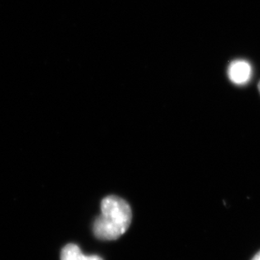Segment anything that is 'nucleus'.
Segmentation results:
<instances>
[{
	"mask_svg": "<svg viewBox=\"0 0 260 260\" xmlns=\"http://www.w3.org/2000/svg\"><path fill=\"white\" fill-rule=\"evenodd\" d=\"M228 77L236 85H244L250 80L252 75L251 65L245 60H235L228 67Z\"/></svg>",
	"mask_w": 260,
	"mask_h": 260,
	"instance_id": "nucleus-2",
	"label": "nucleus"
},
{
	"mask_svg": "<svg viewBox=\"0 0 260 260\" xmlns=\"http://www.w3.org/2000/svg\"><path fill=\"white\" fill-rule=\"evenodd\" d=\"M258 91H259L260 93V81L259 83H258Z\"/></svg>",
	"mask_w": 260,
	"mask_h": 260,
	"instance_id": "nucleus-5",
	"label": "nucleus"
},
{
	"mask_svg": "<svg viewBox=\"0 0 260 260\" xmlns=\"http://www.w3.org/2000/svg\"><path fill=\"white\" fill-rule=\"evenodd\" d=\"M102 214L93 224V233L98 239L113 241L127 232L132 220V211L122 198L108 196L101 205Z\"/></svg>",
	"mask_w": 260,
	"mask_h": 260,
	"instance_id": "nucleus-1",
	"label": "nucleus"
},
{
	"mask_svg": "<svg viewBox=\"0 0 260 260\" xmlns=\"http://www.w3.org/2000/svg\"><path fill=\"white\" fill-rule=\"evenodd\" d=\"M252 260H260V251L258 252L257 254H256L254 257H253V259Z\"/></svg>",
	"mask_w": 260,
	"mask_h": 260,
	"instance_id": "nucleus-4",
	"label": "nucleus"
},
{
	"mask_svg": "<svg viewBox=\"0 0 260 260\" xmlns=\"http://www.w3.org/2000/svg\"><path fill=\"white\" fill-rule=\"evenodd\" d=\"M75 260H103V258L99 257L98 255H85V254H83L82 252H80L79 254H78L77 257L75 258Z\"/></svg>",
	"mask_w": 260,
	"mask_h": 260,
	"instance_id": "nucleus-3",
	"label": "nucleus"
}]
</instances>
